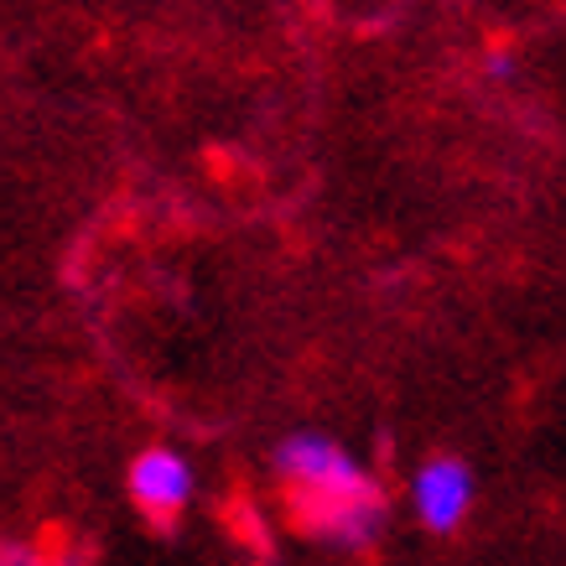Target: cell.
I'll return each mask as SVG.
<instances>
[{"mask_svg": "<svg viewBox=\"0 0 566 566\" xmlns=\"http://www.w3.org/2000/svg\"><path fill=\"white\" fill-rule=\"evenodd\" d=\"M275 473L286 479L302 531L323 535L327 546L359 551L385 525V494L344 447L317 431H296L275 447Z\"/></svg>", "mask_w": 566, "mask_h": 566, "instance_id": "obj_1", "label": "cell"}, {"mask_svg": "<svg viewBox=\"0 0 566 566\" xmlns=\"http://www.w3.org/2000/svg\"><path fill=\"white\" fill-rule=\"evenodd\" d=\"M192 463L172 447H146L130 463V499L146 520H177L192 504Z\"/></svg>", "mask_w": 566, "mask_h": 566, "instance_id": "obj_2", "label": "cell"}, {"mask_svg": "<svg viewBox=\"0 0 566 566\" xmlns=\"http://www.w3.org/2000/svg\"><path fill=\"white\" fill-rule=\"evenodd\" d=\"M411 504L427 531H452L473 504V473L458 458H431L416 468L411 479Z\"/></svg>", "mask_w": 566, "mask_h": 566, "instance_id": "obj_3", "label": "cell"}, {"mask_svg": "<svg viewBox=\"0 0 566 566\" xmlns=\"http://www.w3.org/2000/svg\"><path fill=\"white\" fill-rule=\"evenodd\" d=\"M0 566H48V562H42V551L21 546V541H0Z\"/></svg>", "mask_w": 566, "mask_h": 566, "instance_id": "obj_4", "label": "cell"}, {"mask_svg": "<svg viewBox=\"0 0 566 566\" xmlns=\"http://www.w3.org/2000/svg\"><path fill=\"white\" fill-rule=\"evenodd\" d=\"M69 566H88V562H69Z\"/></svg>", "mask_w": 566, "mask_h": 566, "instance_id": "obj_5", "label": "cell"}]
</instances>
